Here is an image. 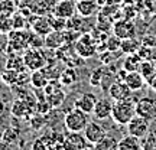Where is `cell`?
I'll return each mask as SVG.
<instances>
[{
	"mask_svg": "<svg viewBox=\"0 0 156 150\" xmlns=\"http://www.w3.org/2000/svg\"><path fill=\"white\" fill-rule=\"evenodd\" d=\"M77 12V3L74 0H59L54 9V15L64 19L73 17Z\"/></svg>",
	"mask_w": 156,
	"mask_h": 150,
	"instance_id": "obj_12",
	"label": "cell"
},
{
	"mask_svg": "<svg viewBox=\"0 0 156 150\" xmlns=\"http://www.w3.org/2000/svg\"><path fill=\"white\" fill-rule=\"evenodd\" d=\"M136 114L147 120H156V98L155 97H142L136 101Z\"/></svg>",
	"mask_w": 156,
	"mask_h": 150,
	"instance_id": "obj_4",
	"label": "cell"
},
{
	"mask_svg": "<svg viewBox=\"0 0 156 150\" xmlns=\"http://www.w3.org/2000/svg\"><path fill=\"white\" fill-rule=\"evenodd\" d=\"M139 72L142 74V77L145 78V81L147 84L156 77V64L152 59H143L140 64Z\"/></svg>",
	"mask_w": 156,
	"mask_h": 150,
	"instance_id": "obj_20",
	"label": "cell"
},
{
	"mask_svg": "<svg viewBox=\"0 0 156 150\" xmlns=\"http://www.w3.org/2000/svg\"><path fill=\"white\" fill-rule=\"evenodd\" d=\"M77 81H78V75L73 68H67V69H64V71L59 74V82H61L62 85H65V87L74 85Z\"/></svg>",
	"mask_w": 156,
	"mask_h": 150,
	"instance_id": "obj_27",
	"label": "cell"
},
{
	"mask_svg": "<svg viewBox=\"0 0 156 150\" xmlns=\"http://www.w3.org/2000/svg\"><path fill=\"white\" fill-rule=\"evenodd\" d=\"M88 121V114L77 107L71 108L64 117V124L68 131H84Z\"/></svg>",
	"mask_w": 156,
	"mask_h": 150,
	"instance_id": "obj_2",
	"label": "cell"
},
{
	"mask_svg": "<svg viewBox=\"0 0 156 150\" xmlns=\"http://www.w3.org/2000/svg\"><path fill=\"white\" fill-rule=\"evenodd\" d=\"M94 149H97V150H116V149H119V140H117L114 136L106 134L98 143L94 145Z\"/></svg>",
	"mask_w": 156,
	"mask_h": 150,
	"instance_id": "obj_25",
	"label": "cell"
},
{
	"mask_svg": "<svg viewBox=\"0 0 156 150\" xmlns=\"http://www.w3.org/2000/svg\"><path fill=\"white\" fill-rule=\"evenodd\" d=\"M104 45H106V51L108 49V51H112V52H116V51H120L122 39L113 33L112 36H107V39H106V42H104Z\"/></svg>",
	"mask_w": 156,
	"mask_h": 150,
	"instance_id": "obj_31",
	"label": "cell"
},
{
	"mask_svg": "<svg viewBox=\"0 0 156 150\" xmlns=\"http://www.w3.org/2000/svg\"><path fill=\"white\" fill-rule=\"evenodd\" d=\"M17 139H19V133L12 127H6L5 130H3V133H2V141H5V143L12 145V143L16 141Z\"/></svg>",
	"mask_w": 156,
	"mask_h": 150,
	"instance_id": "obj_32",
	"label": "cell"
},
{
	"mask_svg": "<svg viewBox=\"0 0 156 150\" xmlns=\"http://www.w3.org/2000/svg\"><path fill=\"white\" fill-rule=\"evenodd\" d=\"M23 62L25 67L29 71H36V69H42L45 67V56L44 54L38 49H29L25 55H23Z\"/></svg>",
	"mask_w": 156,
	"mask_h": 150,
	"instance_id": "obj_9",
	"label": "cell"
},
{
	"mask_svg": "<svg viewBox=\"0 0 156 150\" xmlns=\"http://www.w3.org/2000/svg\"><path fill=\"white\" fill-rule=\"evenodd\" d=\"M15 10H16V6H15L13 0H2L0 2V15L2 16L12 17L15 15Z\"/></svg>",
	"mask_w": 156,
	"mask_h": 150,
	"instance_id": "obj_29",
	"label": "cell"
},
{
	"mask_svg": "<svg viewBox=\"0 0 156 150\" xmlns=\"http://www.w3.org/2000/svg\"><path fill=\"white\" fill-rule=\"evenodd\" d=\"M30 84L34 85L36 89L42 88L44 89L49 81H48V75L44 72V69H36V71H32V75H30Z\"/></svg>",
	"mask_w": 156,
	"mask_h": 150,
	"instance_id": "obj_24",
	"label": "cell"
},
{
	"mask_svg": "<svg viewBox=\"0 0 156 150\" xmlns=\"http://www.w3.org/2000/svg\"><path fill=\"white\" fill-rule=\"evenodd\" d=\"M112 110H113V103L107 98H100L95 103V107L93 110V116L97 120H106L108 117H112Z\"/></svg>",
	"mask_w": 156,
	"mask_h": 150,
	"instance_id": "obj_14",
	"label": "cell"
},
{
	"mask_svg": "<svg viewBox=\"0 0 156 150\" xmlns=\"http://www.w3.org/2000/svg\"><path fill=\"white\" fill-rule=\"evenodd\" d=\"M67 20L68 19H64V17H59V16H55L54 19H51L52 30H61V32H64L67 29Z\"/></svg>",
	"mask_w": 156,
	"mask_h": 150,
	"instance_id": "obj_34",
	"label": "cell"
},
{
	"mask_svg": "<svg viewBox=\"0 0 156 150\" xmlns=\"http://www.w3.org/2000/svg\"><path fill=\"white\" fill-rule=\"evenodd\" d=\"M142 149L143 150H156V120L152 121L151 131L146 137L142 139Z\"/></svg>",
	"mask_w": 156,
	"mask_h": 150,
	"instance_id": "obj_26",
	"label": "cell"
},
{
	"mask_svg": "<svg viewBox=\"0 0 156 150\" xmlns=\"http://www.w3.org/2000/svg\"><path fill=\"white\" fill-rule=\"evenodd\" d=\"M30 106L32 104H29L28 101L19 98L12 106V114L17 118H26V117L30 116Z\"/></svg>",
	"mask_w": 156,
	"mask_h": 150,
	"instance_id": "obj_19",
	"label": "cell"
},
{
	"mask_svg": "<svg viewBox=\"0 0 156 150\" xmlns=\"http://www.w3.org/2000/svg\"><path fill=\"white\" fill-rule=\"evenodd\" d=\"M34 150H48L54 149V141H52V136H41L34 141L32 145Z\"/></svg>",
	"mask_w": 156,
	"mask_h": 150,
	"instance_id": "obj_28",
	"label": "cell"
},
{
	"mask_svg": "<svg viewBox=\"0 0 156 150\" xmlns=\"http://www.w3.org/2000/svg\"><path fill=\"white\" fill-rule=\"evenodd\" d=\"M142 58H140L139 54H129L124 61H123V69H126L127 72H132V71H139L140 64H142Z\"/></svg>",
	"mask_w": 156,
	"mask_h": 150,
	"instance_id": "obj_23",
	"label": "cell"
},
{
	"mask_svg": "<svg viewBox=\"0 0 156 150\" xmlns=\"http://www.w3.org/2000/svg\"><path fill=\"white\" fill-rule=\"evenodd\" d=\"M12 29H13V23H12V19L7 16H2L0 15V32L2 33H9Z\"/></svg>",
	"mask_w": 156,
	"mask_h": 150,
	"instance_id": "obj_35",
	"label": "cell"
},
{
	"mask_svg": "<svg viewBox=\"0 0 156 150\" xmlns=\"http://www.w3.org/2000/svg\"><path fill=\"white\" fill-rule=\"evenodd\" d=\"M149 85H151V88L153 89V91H156V77L152 79L151 82H149Z\"/></svg>",
	"mask_w": 156,
	"mask_h": 150,
	"instance_id": "obj_37",
	"label": "cell"
},
{
	"mask_svg": "<svg viewBox=\"0 0 156 150\" xmlns=\"http://www.w3.org/2000/svg\"><path fill=\"white\" fill-rule=\"evenodd\" d=\"M64 42H65V35L61 30H51L49 33L45 36V40H44L45 46L49 48V49H58V48H61Z\"/></svg>",
	"mask_w": 156,
	"mask_h": 150,
	"instance_id": "obj_16",
	"label": "cell"
},
{
	"mask_svg": "<svg viewBox=\"0 0 156 150\" xmlns=\"http://www.w3.org/2000/svg\"><path fill=\"white\" fill-rule=\"evenodd\" d=\"M123 81L127 84L130 89L132 91H139V89L143 88V85H145V78L142 77V74L139 71H132V72H126L124 78H123Z\"/></svg>",
	"mask_w": 156,
	"mask_h": 150,
	"instance_id": "obj_17",
	"label": "cell"
},
{
	"mask_svg": "<svg viewBox=\"0 0 156 150\" xmlns=\"http://www.w3.org/2000/svg\"><path fill=\"white\" fill-rule=\"evenodd\" d=\"M107 94L110 95V98L114 101L119 100H127V98H133V91L130 89L127 84L123 79H117L110 85V88L107 91Z\"/></svg>",
	"mask_w": 156,
	"mask_h": 150,
	"instance_id": "obj_6",
	"label": "cell"
},
{
	"mask_svg": "<svg viewBox=\"0 0 156 150\" xmlns=\"http://www.w3.org/2000/svg\"><path fill=\"white\" fill-rule=\"evenodd\" d=\"M136 116V101L134 98L119 100L113 103L112 118L119 126H127V123Z\"/></svg>",
	"mask_w": 156,
	"mask_h": 150,
	"instance_id": "obj_1",
	"label": "cell"
},
{
	"mask_svg": "<svg viewBox=\"0 0 156 150\" xmlns=\"http://www.w3.org/2000/svg\"><path fill=\"white\" fill-rule=\"evenodd\" d=\"M113 33L120 39H127L136 36V26L129 19H119L113 23Z\"/></svg>",
	"mask_w": 156,
	"mask_h": 150,
	"instance_id": "obj_7",
	"label": "cell"
},
{
	"mask_svg": "<svg viewBox=\"0 0 156 150\" xmlns=\"http://www.w3.org/2000/svg\"><path fill=\"white\" fill-rule=\"evenodd\" d=\"M126 127H127L129 134H132V136H134V137H137V139L142 140L151 131L152 121L147 120V118H145V117L139 116V114H136V116L127 123Z\"/></svg>",
	"mask_w": 156,
	"mask_h": 150,
	"instance_id": "obj_3",
	"label": "cell"
},
{
	"mask_svg": "<svg viewBox=\"0 0 156 150\" xmlns=\"http://www.w3.org/2000/svg\"><path fill=\"white\" fill-rule=\"evenodd\" d=\"M100 6L97 0H77V13L83 17H91L97 15Z\"/></svg>",
	"mask_w": 156,
	"mask_h": 150,
	"instance_id": "obj_15",
	"label": "cell"
},
{
	"mask_svg": "<svg viewBox=\"0 0 156 150\" xmlns=\"http://www.w3.org/2000/svg\"><path fill=\"white\" fill-rule=\"evenodd\" d=\"M103 75H104V68H97V69H94L93 74H91V77H90V84H91L93 87H100Z\"/></svg>",
	"mask_w": 156,
	"mask_h": 150,
	"instance_id": "obj_33",
	"label": "cell"
},
{
	"mask_svg": "<svg viewBox=\"0 0 156 150\" xmlns=\"http://www.w3.org/2000/svg\"><path fill=\"white\" fill-rule=\"evenodd\" d=\"M7 35H9V44L15 51H23L26 49L28 46H30V44H29L30 35L25 33L22 29H19V30L17 29H12Z\"/></svg>",
	"mask_w": 156,
	"mask_h": 150,
	"instance_id": "obj_11",
	"label": "cell"
},
{
	"mask_svg": "<svg viewBox=\"0 0 156 150\" xmlns=\"http://www.w3.org/2000/svg\"><path fill=\"white\" fill-rule=\"evenodd\" d=\"M88 146H90L88 140L85 139L84 134H81V131H69L65 136V140H64V149L83 150L87 149Z\"/></svg>",
	"mask_w": 156,
	"mask_h": 150,
	"instance_id": "obj_8",
	"label": "cell"
},
{
	"mask_svg": "<svg viewBox=\"0 0 156 150\" xmlns=\"http://www.w3.org/2000/svg\"><path fill=\"white\" fill-rule=\"evenodd\" d=\"M97 44L93 40L91 35H81L75 42V52L81 58H91L97 52Z\"/></svg>",
	"mask_w": 156,
	"mask_h": 150,
	"instance_id": "obj_5",
	"label": "cell"
},
{
	"mask_svg": "<svg viewBox=\"0 0 156 150\" xmlns=\"http://www.w3.org/2000/svg\"><path fill=\"white\" fill-rule=\"evenodd\" d=\"M97 100H98V98H97L93 92H83V94L75 100L74 107L83 110V111L87 113V114H93V110H94Z\"/></svg>",
	"mask_w": 156,
	"mask_h": 150,
	"instance_id": "obj_13",
	"label": "cell"
},
{
	"mask_svg": "<svg viewBox=\"0 0 156 150\" xmlns=\"http://www.w3.org/2000/svg\"><path fill=\"white\" fill-rule=\"evenodd\" d=\"M140 46H142V42H140L139 39L134 38H127V39H122V45H120V52L123 54H137V51L140 49Z\"/></svg>",
	"mask_w": 156,
	"mask_h": 150,
	"instance_id": "obj_22",
	"label": "cell"
},
{
	"mask_svg": "<svg viewBox=\"0 0 156 150\" xmlns=\"http://www.w3.org/2000/svg\"><path fill=\"white\" fill-rule=\"evenodd\" d=\"M142 149V140L127 134L119 140V150H140Z\"/></svg>",
	"mask_w": 156,
	"mask_h": 150,
	"instance_id": "obj_21",
	"label": "cell"
},
{
	"mask_svg": "<svg viewBox=\"0 0 156 150\" xmlns=\"http://www.w3.org/2000/svg\"><path fill=\"white\" fill-rule=\"evenodd\" d=\"M140 42H142V46H146V48H152V49H155L156 48V35L146 33L143 38L140 39Z\"/></svg>",
	"mask_w": 156,
	"mask_h": 150,
	"instance_id": "obj_36",
	"label": "cell"
},
{
	"mask_svg": "<svg viewBox=\"0 0 156 150\" xmlns=\"http://www.w3.org/2000/svg\"><path fill=\"white\" fill-rule=\"evenodd\" d=\"M106 134L107 133H106V130H104V127L97 121H88L87 127L84 128V136H85V139L88 140V143L93 146V147H94L95 143H98Z\"/></svg>",
	"mask_w": 156,
	"mask_h": 150,
	"instance_id": "obj_10",
	"label": "cell"
},
{
	"mask_svg": "<svg viewBox=\"0 0 156 150\" xmlns=\"http://www.w3.org/2000/svg\"><path fill=\"white\" fill-rule=\"evenodd\" d=\"M32 29H34L35 33L39 35V36H46V35L52 30L51 19H48V17H42V16L36 17V19H34Z\"/></svg>",
	"mask_w": 156,
	"mask_h": 150,
	"instance_id": "obj_18",
	"label": "cell"
},
{
	"mask_svg": "<svg viewBox=\"0 0 156 150\" xmlns=\"http://www.w3.org/2000/svg\"><path fill=\"white\" fill-rule=\"evenodd\" d=\"M19 78H20V74L19 71H15V69H6L3 75H2V79H3V82L7 84V85H12V84L15 82H19Z\"/></svg>",
	"mask_w": 156,
	"mask_h": 150,
	"instance_id": "obj_30",
	"label": "cell"
}]
</instances>
